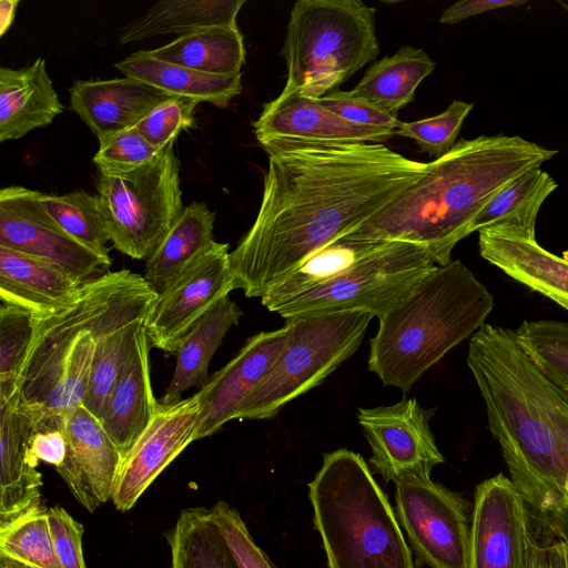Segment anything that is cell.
<instances>
[{
  "instance_id": "6da1fadb",
  "label": "cell",
  "mask_w": 568,
  "mask_h": 568,
  "mask_svg": "<svg viewBox=\"0 0 568 568\" xmlns=\"http://www.w3.org/2000/svg\"><path fill=\"white\" fill-rule=\"evenodd\" d=\"M264 150L257 215L230 252L234 290L246 297H262L311 255L363 224L427 165L383 143H276Z\"/></svg>"
},
{
  "instance_id": "7a4b0ae2",
  "label": "cell",
  "mask_w": 568,
  "mask_h": 568,
  "mask_svg": "<svg viewBox=\"0 0 568 568\" xmlns=\"http://www.w3.org/2000/svg\"><path fill=\"white\" fill-rule=\"evenodd\" d=\"M467 365L528 513L568 545V394L503 326L485 324L471 336Z\"/></svg>"
},
{
  "instance_id": "3957f363",
  "label": "cell",
  "mask_w": 568,
  "mask_h": 568,
  "mask_svg": "<svg viewBox=\"0 0 568 568\" xmlns=\"http://www.w3.org/2000/svg\"><path fill=\"white\" fill-rule=\"evenodd\" d=\"M557 153L518 135L462 139L428 162L425 172L392 202L341 239L413 243L425 247L435 264L445 266L486 204Z\"/></svg>"
},
{
  "instance_id": "277c9868",
  "label": "cell",
  "mask_w": 568,
  "mask_h": 568,
  "mask_svg": "<svg viewBox=\"0 0 568 568\" xmlns=\"http://www.w3.org/2000/svg\"><path fill=\"white\" fill-rule=\"evenodd\" d=\"M494 307L488 288L459 260L435 266L379 318L368 369L406 393L424 372L483 325Z\"/></svg>"
},
{
  "instance_id": "5b68a950",
  "label": "cell",
  "mask_w": 568,
  "mask_h": 568,
  "mask_svg": "<svg viewBox=\"0 0 568 568\" xmlns=\"http://www.w3.org/2000/svg\"><path fill=\"white\" fill-rule=\"evenodd\" d=\"M308 497L328 568H414L388 498L361 455L325 454Z\"/></svg>"
},
{
  "instance_id": "8992f818",
  "label": "cell",
  "mask_w": 568,
  "mask_h": 568,
  "mask_svg": "<svg viewBox=\"0 0 568 568\" xmlns=\"http://www.w3.org/2000/svg\"><path fill=\"white\" fill-rule=\"evenodd\" d=\"M144 276L129 270L83 283L75 300L47 315L34 314V334L20 379L22 399L48 418L65 368L84 344L145 321L158 297Z\"/></svg>"
},
{
  "instance_id": "52a82bcc",
  "label": "cell",
  "mask_w": 568,
  "mask_h": 568,
  "mask_svg": "<svg viewBox=\"0 0 568 568\" xmlns=\"http://www.w3.org/2000/svg\"><path fill=\"white\" fill-rule=\"evenodd\" d=\"M376 9L361 0H298L281 55L285 88L320 99L379 54Z\"/></svg>"
},
{
  "instance_id": "ba28073f",
  "label": "cell",
  "mask_w": 568,
  "mask_h": 568,
  "mask_svg": "<svg viewBox=\"0 0 568 568\" xmlns=\"http://www.w3.org/2000/svg\"><path fill=\"white\" fill-rule=\"evenodd\" d=\"M373 316L363 312L287 318L288 337L266 376L241 404L236 419H268L318 386L359 347Z\"/></svg>"
},
{
  "instance_id": "9c48e42d",
  "label": "cell",
  "mask_w": 568,
  "mask_h": 568,
  "mask_svg": "<svg viewBox=\"0 0 568 568\" xmlns=\"http://www.w3.org/2000/svg\"><path fill=\"white\" fill-rule=\"evenodd\" d=\"M435 266L425 247L385 241L337 277L281 303L273 312L285 320L344 312L368 313L379 320Z\"/></svg>"
},
{
  "instance_id": "30bf717a",
  "label": "cell",
  "mask_w": 568,
  "mask_h": 568,
  "mask_svg": "<svg viewBox=\"0 0 568 568\" xmlns=\"http://www.w3.org/2000/svg\"><path fill=\"white\" fill-rule=\"evenodd\" d=\"M98 191L110 242L122 254L146 261L183 209L174 143L132 172L100 174Z\"/></svg>"
},
{
  "instance_id": "8fae6325",
  "label": "cell",
  "mask_w": 568,
  "mask_h": 568,
  "mask_svg": "<svg viewBox=\"0 0 568 568\" xmlns=\"http://www.w3.org/2000/svg\"><path fill=\"white\" fill-rule=\"evenodd\" d=\"M395 498L417 566L467 568L470 526L460 494L430 477L404 476L395 481Z\"/></svg>"
},
{
  "instance_id": "7c38bea8",
  "label": "cell",
  "mask_w": 568,
  "mask_h": 568,
  "mask_svg": "<svg viewBox=\"0 0 568 568\" xmlns=\"http://www.w3.org/2000/svg\"><path fill=\"white\" fill-rule=\"evenodd\" d=\"M233 290L229 244L214 242L158 294L144 321L151 345L175 354L191 327Z\"/></svg>"
},
{
  "instance_id": "4fadbf2b",
  "label": "cell",
  "mask_w": 568,
  "mask_h": 568,
  "mask_svg": "<svg viewBox=\"0 0 568 568\" xmlns=\"http://www.w3.org/2000/svg\"><path fill=\"white\" fill-rule=\"evenodd\" d=\"M40 196L41 192L16 185L0 191V246L54 263L81 283L104 274L111 262L65 233Z\"/></svg>"
},
{
  "instance_id": "5bb4252c",
  "label": "cell",
  "mask_w": 568,
  "mask_h": 568,
  "mask_svg": "<svg viewBox=\"0 0 568 568\" xmlns=\"http://www.w3.org/2000/svg\"><path fill=\"white\" fill-rule=\"evenodd\" d=\"M432 415L415 398L359 408L357 418L372 448L373 471L394 483L404 476L429 478L433 468L445 462L429 427Z\"/></svg>"
},
{
  "instance_id": "9a60e30c",
  "label": "cell",
  "mask_w": 568,
  "mask_h": 568,
  "mask_svg": "<svg viewBox=\"0 0 568 568\" xmlns=\"http://www.w3.org/2000/svg\"><path fill=\"white\" fill-rule=\"evenodd\" d=\"M528 515L521 495L505 475L477 485L467 568H525Z\"/></svg>"
},
{
  "instance_id": "2e32d148",
  "label": "cell",
  "mask_w": 568,
  "mask_h": 568,
  "mask_svg": "<svg viewBox=\"0 0 568 568\" xmlns=\"http://www.w3.org/2000/svg\"><path fill=\"white\" fill-rule=\"evenodd\" d=\"M200 412L197 393L172 405H159L150 425L122 460L111 499L119 511L134 507L155 478L196 440Z\"/></svg>"
},
{
  "instance_id": "e0dca14e",
  "label": "cell",
  "mask_w": 568,
  "mask_h": 568,
  "mask_svg": "<svg viewBox=\"0 0 568 568\" xmlns=\"http://www.w3.org/2000/svg\"><path fill=\"white\" fill-rule=\"evenodd\" d=\"M258 143L356 144L383 143L394 131L358 125L325 109L316 99L284 87L253 123Z\"/></svg>"
},
{
  "instance_id": "ac0fdd59",
  "label": "cell",
  "mask_w": 568,
  "mask_h": 568,
  "mask_svg": "<svg viewBox=\"0 0 568 568\" xmlns=\"http://www.w3.org/2000/svg\"><path fill=\"white\" fill-rule=\"evenodd\" d=\"M67 439V455L55 468L81 506L94 513L112 499L123 457L100 420L83 405L55 419Z\"/></svg>"
},
{
  "instance_id": "d6986e66",
  "label": "cell",
  "mask_w": 568,
  "mask_h": 568,
  "mask_svg": "<svg viewBox=\"0 0 568 568\" xmlns=\"http://www.w3.org/2000/svg\"><path fill=\"white\" fill-rule=\"evenodd\" d=\"M41 416L20 392L0 400V527L42 506V475L30 450Z\"/></svg>"
},
{
  "instance_id": "ffe728a7",
  "label": "cell",
  "mask_w": 568,
  "mask_h": 568,
  "mask_svg": "<svg viewBox=\"0 0 568 568\" xmlns=\"http://www.w3.org/2000/svg\"><path fill=\"white\" fill-rule=\"evenodd\" d=\"M288 337V326L250 337L237 354L197 392L201 412L196 440L236 419L243 400L266 376Z\"/></svg>"
},
{
  "instance_id": "44dd1931",
  "label": "cell",
  "mask_w": 568,
  "mask_h": 568,
  "mask_svg": "<svg viewBox=\"0 0 568 568\" xmlns=\"http://www.w3.org/2000/svg\"><path fill=\"white\" fill-rule=\"evenodd\" d=\"M69 92L70 108L99 142L134 128L158 104L172 97L129 77L78 80Z\"/></svg>"
},
{
  "instance_id": "7402d4cb",
  "label": "cell",
  "mask_w": 568,
  "mask_h": 568,
  "mask_svg": "<svg viewBox=\"0 0 568 568\" xmlns=\"http://www.w3.org/2000/svg\"><path fill=\"white\" fill-rule=\"evenodd\" d=\"M151 346L143 324L99 419L123 458L148 428L160 405L151 384Z\"/></svg>"
},
{
  "instance_id": "603a6c76",
  "label": "cell",
  "mask_w": 568,
  "mask_h": 568,
  "mask_svg": "<svg viewBox=\"0 0 568 568\" xmlns=\"http://www.w3.org/2000/svg\"><path fill=\"white\" fill-rule=\"evenodd\" d=\"M83 283L49 261L0 246V301L36 315L70 305Z\"/></svg>"
},
{
  "instance_id": "cb8c5ba5",
  "label": "cell",
  "mask_w": 568,
  "mask_h": 568,
  "mask_svg": "<svg viewBox=\"0 0 568 568\" xmlns=\"http://www.w3.org/2000/svg\"><path fill=\"white\" fill-rule=\"evenodd\" d=\"M478 233L484 260L568 311V260L548 252L536 240L490 230Z\"/></svg>"
},
{
  "instance_id": "d4e9b609",
  "label": "cell",
  "mask_w": 568,
  "mask_h": 568,
  "mask_svg": "<svg viewBox=\"0 0 568 568\" xmlns=\"http://www.w3.org/2000/svg\"><path fill=\"white\" fill-rule=\"evenodd\" d=\"M62 111L43 59L22 69L0 68V142L48 126Z\"/></svg>"
},
{
  "instance_id": "484cf974",
  "label": "cell",
  "mask_w": 568,
  "mask_h": 568,
  "mask_svg": "<svg viewBox=\"0 0 568 568\" xmlns=\"http://www.w3.org/2000/svg\"><path fill=\"white\" fill-rule=\"evenodd\" d=\"M242 315L236 303L226 296L191 327L179 343L174 373L160 404H175L182 399L184 392L207 383L209 365L214 353Z\"/></svg>"
},
{
  "instance_id": "4316f807",
  "label": "cell",
  "mask_w": 568,
  "mask_h": 568,
  "mask_svg": "<svg viewBox=\"0 0 568 568\" xmlns=\"http://www.w3.org/2000/svg\"><path fill=\"white\" fill-rule=\"evenodd\" d=\"M124 77L133 78L171 95L186 97L225 108L242 91V72L209 74L152 58L136 51L114 64Z\"/></svg>"
},
{
  "instance_id": "83f0119b",
  "label": "cell",
  "mask_w": 568,
  "mask_h": 568,
  "mask_svg": "<svg viewBox=\"0 0 568 568\" xmlns=\"http://www.w3.org/2000/svg\"><path fill=\"white\" fill-rule=\"evenodd\" d=\"M215 214L204 202L184 206L146 260L144 278L161 293L214 243Z\"/></svg>"
},
{
  "instance_id": "f1b7e54d",
  "label": "cell",
  "mask_w": 568,
  "mask_h": 568,
  "mask_svg": "<svg viewBox=\"0 0 568 568\" xmlns=\"http://www.w3.org/2000/svg\"><path fill=\"white\" fill-rule=\"evenodd\" d=\"M245 0H162L120 32V43L129 44L169 33L184 36L213 27H236Z\"/></svg>"
},
{
  "instance_id": "f546056e",
  "label": "cell",
  "mask_w": 568,
  "mask_h": 568,
  "mask_svg": "<svg viewBox=\"0 0 568 568\" xmlns=\"http://www.w3.org/2000/svg\"><path fill=\"white\" fill-rule=\"evenodd\" d=\"M558 187L541 168L524 173L498 192L478 213L469 234L480 230L536 240V219L545 200Z\"/></svg>"
},
{
  "instance_id": "4dcf8cb0",
  "label": "cell",
  "mask_w": 568,
  "mask_h": 568,
  "mask_svg": "<svg viewBox=\"0 0 568 568\" xmlns=\"http://www.w3.org/2000/svg\"><path fill=\"white\" fill-rule=\"evenodd\" d=\"M435 67L423 49L402 47L393 55L374 62L352 93L396 114L414 100L417 87Z\"/></svg>"
},
{
  "instance_id": "1f68e13d",
  "label": "cell",
  "mask_w": 568,
  "mask_h": 568,
  "mask_svg": "<svg viewBox=\"0 0 568 568\" xmlns=\"http://www.w3.org/2000/svg\"><path fill=\"white\" fill-rule=\"evenodd\" d=\"M160 61L209 74L240 73L245 63L243 36L236 27H213L148 51Z\"/></svg>"
},
{
  "instance_id": "d6a6232c",
  "label": "cell",
  "mask_w": 568,
  "mask_h": 568,
  "mask_svg": "<svg viewBox=\"0 0 568 568\" xmlns=\"http://www.w3.org/2000/svg\"><path fill=\"white\" fill-rule=\"evenodd\" d=\"M164 535L171 568H239L209 508L183 509Z\"/></svg>"
},
{
  "instance_id": "836d02e7",
  "label": "cell",
  "mask_w": 568,
  "mask_h": 568,
  "mask_svg": "<svg viewBox=\"0 0 568 568\" xmlns=\"http://www.w3.org/2000/svg\"><path fill=\"white\" fill-rule=\"evenodd\" d=\"M381 243L336 240L271 286L261 297L262 305L273 312L281 303L337 277L375 251Z\"/></svg>"
},
{
  "instance_id": "e575fe53",
  "label": "cell",
  "mask_w": 568,
  "mask_h": 568,
  "mask_svg": "<svg viewBox=\"0 0 568 568\" xmlns=\"http://www.w3.org/2000/svg\"><path fill=\"white\" fill-rule=\"evenodd\" d=\"M50 217L71 237L91 252L111 262L106 246L110 237L104 226L98 196L84 191L62 195L41 193Z\"/></svg>"
},
{
  "instance_id": "d590c367",
  "label": "cell",
  "mask_w": 568,
  "mask_h": 568,
  "mask_svg": "<svg viewBox=\"0 0 568 568\" xmlns=\"http://www.w3.org/2000/svg\"><path fill=\"white\" fill-rule=\"evenodd\" d=\"M48 508H39L0 527V558L26 568H62L50 534Z\"/></svg>"
},
{
  "instance_id": "8d00e7d4",
  "label": "cell",
  "mask_w": 568,
  "mask_h": 568,
  "mask_svg": "<svg viewBox=\"0 0 568 568\" xmlns=\"http://www.w3.org/2000/svg\"><path fill=\"white\" fill-rule=\"evenodd\" d=\"M514 335L542 375L568 394V323L524 321Z\"/></svg>"
},
{
  "instance_id": "74e56055",
  "label": "cell",
  "mask_w": 568,
  "mask_h": 568,
  "mask_svg": "<svg viewBox=\"0 0 568 568\" xmlns=\"http://www.w3.org/2000/svg\"><path fill=\"white\" fill-rule=\"evenodd\" d=\"M144 321L134 323L104 338L97 348L83 406L98 419L105 409L121 369L135 346Z\"/></svg>"
},
{
  "instance_id": "f35d334b",
  "label": "cell",
  "mask_w": 568,
  "mask_h": 568,
  "mask_svg": "<svg viewBox=\"0 0 568 568\" xmlns=\"http://www.w3.org/2000/svg\"><path fill=\"white\" fill-rule=\"evenodd\" d=\"M34 314L22 307L0 305V400L20 392V379L34 334Z\"/></svg>"
},
{
  "instance_id": "ab89813d",
  "label": "cell",
  "mask_w": 568,
  "mask_h": 568,
  "mask_svg": "<svg viewBox=\"0 0 568 568\" xmlns=\"http://www.w3.org/2000/svg\"><path fill=\"white\" fill-rule=\"evenodd\" d=\"M474 103L454 100L442 113L414 122H398L395 135L415 141L422 152L436 159L446 154L457 143L460 128Z\"/></svg>"
},
{
  "instance_id": "60d3db41",
  "label": "cell",
  "mask_w": 568,
  "mask_h": 568,
  "mask_svg": "<svg viewBox=\"0 0 568 568\" xmlns=\"http://www.w3.org/2000/svg\"><path fill=\"white\" fill-rule=\"evenodd\" d=\"M168 146H153L135 128H131L99 142L93 163L102 175L125 174L152 162Z\"/></svg>"
},
{
  "instance_id": "b9f144b4",
  "label": "cell",
  "mask_w": 568,
  "mask_h": 568,
  "mask_svg": "<svg viewBox=\"0 0 568 568\" xmlns=\"http://www.w3.org/2000/svg\"><path fill=\"white\" fill-rule=\"evenodd\" d=\"M200 102L172 95L151 110L134 128L153 146L165 148L183 131L195 125L194 111Z\"/></svg>"
},
{
  "instance_id": "7bdbcfd3",
  "label": "cell",
  "mask_w": 568,
  "mask_h": 568,
  "mask_svg": "<svg viewBox=\"0 0 568 568\" xmlns=\"http://www.w3.org/2000/svg\"><path fill=\"white\" fill-rule=\"evenodd\" d=\"M214 524L229 546L239 568H276L255 544L239 511L224 500L213 505Z\"/></svg>"
},
{
  "instance_id": "ee69618b",
  "label": "cell",
  "mask_w": 568,
  "mask_h": 568,
  "mask_svg": "<svg viewBox=\"0 0 568 568\" xmlns=\"http://www.w3.org/2000/svg\"><path fill=\"white\" fill-rule=\"evenodd\" d=\"M316 100L325 109L358 125L379 128L395 132L399 122L396 114H392L356 97L352 91L335 90Z\"/></svg>"
},
{
  "instance_id": "f6af8a7d",
  "label": "cell",
  "mask_w": 568,
  "mask_h": 568,
  "mask_svg": "<svg viewBox=\"0 0 568 568\" xmlns=\"http://www.w3.org/2000/svg\"><path fill=\"white\" fill-rule=\"evenodd\" d=\"M50 534L62 568H87L82 551L84 528L64 508H48Z\"/></svg>"
},
{
  "instance_id": "bcb514c9",
  "label": "cell",
  "mask_w": 568,
  "mask_h": 568,
  "mask_svg": "<svg viewBox=\"0 0 568 568\" xmlns=\"http://www.w3.org/2000/svg\"><path fill=\"white\" fill-rule=\"evenodd\" d=\"M30 450L37 462L59 467L67 455V439L60 428H41L34 433Z\"/></svg>"
},
{
  "instance_id": "7dc6e473",
  "label": "cell",
  "mask_w": 568,
  "mask_h": 568,
  "mask_svg": "<svg viewBox=\"0 0 568 568\" xmlns=\"http://www.w3.org/2000/svg\"><path fill=\"white\" fill-rule=\"evenodd\" d=\"M526 2V0H462L444 10L439 22L454 24L487 11L519 7Z\"/></svg>"
},
{
  "instance_id": "c3c4849f",
  "label": "cell",
  "mask_w": 568,
  "mask_h": 568,
  "mask_svg": "<svg viewBox=\"0 0 568 568\" xmlns=\"http://www.w3.org/2000/svg\"><path fill=\"white\" fill-rule=\"evenodd\" d=\"M19 0H1L0 1V37H3L10 29L16 11L19 6Z\"/></svg>"
},
{
  "instance_id": "681fc988",
  "label": "cell",
  "mask_w": 568,
  "mask_h": 568,
  "mask_svg": "<svg viewBox=\"0 0 568 568\" xmlns=\"http://www.w3.org/2000/svg\"><path fill=\"white\" fill-rule=\"evenodd\" d=\"M1 561H3L8 568H26V567H22V566H19V565H16L13 562H10L8 560H4V559H0Z\"/></svg>"
},
{
  "instance_id": "f907efd6",
  "label": "cell",
  "mask_w": 568,
  "mask_h": 568,
  "mask_svg": "<svg viewBox=\"0 0 568 568\" xmlns=\"http://www.w3.org/2000/svg\"><path fill=\"white\" fill-rule=\"evenodd\" d=\"M558 3L568 11V3L564 2V1H558Z\"/></svg>"
},
{
  "instance_id": "816d5d0a",
  "label": "cell",
  "mask_w": 568,
  "mask_h": 568,
  "mask_svg": "<svg viewBox=\"0 0 568 568\" xmlns=\"http://www.w3.org/2000/svg\"><path fill=\"white\" fill-rule=\"evenodd\" d=\"M0 568H8L7 565L0 560Z\"/></svg>"
}]
</instances>
